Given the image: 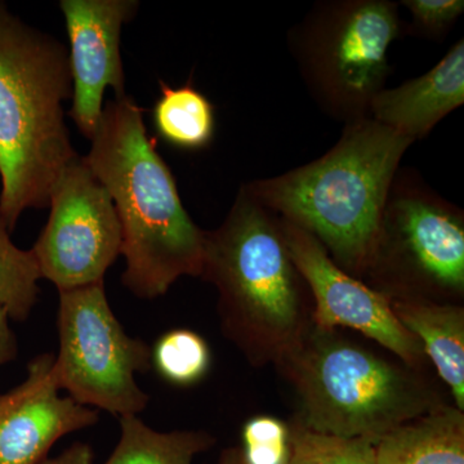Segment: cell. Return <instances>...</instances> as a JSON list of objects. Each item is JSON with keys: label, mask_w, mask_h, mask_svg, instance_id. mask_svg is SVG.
<instances>
[{"label": "cell", "mask_w": 464, "mask_h": 464, "mask_svg": "<svg viewBox=\"0 0 464 464\" xmlns=\"http://www.w3.org/2000/svg\"><path fill=\"white\" fill-rule=\"evenodd\" d=\"M375 464H464L462 411L435 408L384 435Z\"/></svg>", "instance_id": "9a60e30c"}, {"label": "cell", "mask_w": 464, "mask_h": 464, "mask_svg": "<svg viewBox=\"0 0 464 464\" xmlns=\"http://www.w3.org/2000/svg\"><path fill=\"white\" fill-rule=\"evenodd\" d=\"M41 279L32 250L18 248L0 217V307L9 319L24 322L30 316L38 302Z\"/></svg>", "instance_id": "ac0fdd59"}, {"label": "cell", "mask_w": 464, "mask_h": 464, "mask_svg": "<svg viewBox=\"0 0 464 464\" xmlns=\"http://www.w3.org/2000/svg\"><path fill=\"white\" fill-rule=\"evenodd\" d=\"M92 460H93V453L91 447L78 442L66 449L60 456L47 458L41 464H92Z\"/></svg>", "instance_id": "cb8c5ba5"}, {"label": "cell", "mask_w": 464, "mask_h": 464, "mask_svg": "<svg viewBox=\"0 0 464 464\" xmlns=\"http://www.w3.org/2000/svg\"><path fill=\"white\" fill-rule=\"evenodd\" d=\"M9 320L7 311L0 307V365L7 364L17 355L16 335L9 326Z\"/></svg>", "instance_id": "603a6c76"}, {"label": "cell", "mask_w": 464, "mask_h": 464, "mask_svg": "<svg viewBox=\"0 0 464 464\" xmlns=\"http://www.w3.org/2000/svg\"><path fill=\"white\" fill-rule=\"evenodd\" d=\"M377 442L341 438L297 423L289 430V464H375Z\"/></svg>", "instance_id": "d6986e66"}, {"label": "cell", "mask_w": 464, "mask_h": 464, "mask_svg": "<svg viewBox=\"0 0 464 464\" xmlns=\"http://www.w3.org/2000/svg\"><path fill=\"white\" fill-rule=\"evenodd\" d=\"M279 218L290 257L315 301L317 328L355 329L395 353L406 366L417 368L424 356L422 344L399 322L389 295L344 273L316 237Z\"/></svg>", "instance_id": "30bf717a"}, {"label": "cell", "mask_w": 464, "mask_h": 464, "mask_svg": "<svg viewBox=\"0 0 464 464\" xmlns=\"http://www.w3.org/2000/svg\"><path fill=\"white\" fill-rule=\"evenodd\" d=\"M200 277L218 290L222 329L250 360L283 362L301 346L306 283L279 216L244 186L222 225L206 231Z\"/></svg>", "instance_id": "277c9868"}, {"label": "cell", "mask_w": 464, "mask_h": 464, "mask_svg": "<svg viewBox=\"0 0 464 464\" xmlns=\"http://www.w3.org/2000/svg\"><path fill=\"white\" fill-rule=\"evenodd\" d=\"M57 329L60 353L53 374L69 398L119 418L145 411L149 395L136 374L149 371L151 351L125 333L103 283L60 292Z\"/></svg>", "instance_id": "52a82bcc"}, {"label": "cell", "mask_w": 464, "mask_h": 464, "mask_svg": "<svg viewBox=\"0 0 464 464\" xmlns=\"http://www.w3.org/2000/svg\"><path fill=\"white\" fill-rule=\"evenodd\" d=\"M401 33L398 3L323 0L292 27L288 43L317 106L348 124L371 115L390 75V45Z\"/></svg>", "instance_id": "8992f818"}, {"label": "cell", "mask_w": 464, "mask_h": 464, "mask_svg": "<svg viewBox=\"0 0 464 464\" xmlns=\"http://www.w3.org/2000/svg\"><path fill=\"white\" fill-rule=\"evenodd\" d=\"M413 143L368 116L346 124L322 158L243 186L275 215L316 237L355 277L371 267L387 195Z\"/></svg>", "instance_id": "7a4b0ae2"}, {"label": "cell", "mask_w": 464, "mask_h": 464, "mask_svg": "<svg viewBox=\"0 0 464 464\" xmlns=\"http://www.w3.org/2000/svg\"><path fill=\"white\" fill-rule=\"evenodd\" d=\"M411 14V35L440 41L449 33L464 12L463 0H404Z\"/></svg>", "instance_id": "7402d4cb"}, {"label": "cell", "mask_w": 464, "mask_h": 464, "mask_svg": "<svg viewBox=\"0 0 464 464\" xmlns=\"http://www.w3.org/2000/svg\"><path fill=\"white\" fill-rule=\"evenodd\" d=\"M91 142L85 163L109 191L121 225L125 288L154 299L181 276H200L206 231L183 207L142 108L130 96L109 101Z\"/></svg>", "instance_id": "6da1fadb"}, {"label": "cell", "mask_w": 464, "mask_h": 464, "mask_svg": "<svg viewBox=\"0 0 464 464\" xmlns=\"http://www.w3.org/2000/svg\"><path fill=\"white\" fill-rule=\"evenodd\" d=\"M54 357L36 356L26 380L0 395V464H41L63 436L93 426L99 413L63 398Z\"/></svg>", "instance_id": "7c38bea8"}, {"label": "cell", "mask_w": 464, "mask_h": 464, "mask_svg": "<svg viewBox=\"0 0 464 464\" xmlns=\"http://www.w3.org/2000/svg\"><path fill=\"white\" fill-rule=\"evenodd\" d=\"M121 435L105 464H192L215 439L206 432H158L137 415L121 417Z\"/></svg>", "instance_id": "e0dca14e"}, {"label": "cell", "mask_w": 464, "mask_h": 464, "mask_svg": "<svg viewBox=\"0 0 464 464\" xmlns=\"http://www.w3.org/2000/svg\"><path fill=\"white\" fill-rule=\"evenodd\" d=\"M160 91L152 108V123L159 137L188 151L208 148L216 132L212 102L191 82L177 88L160 82Z\"/></svg>", "instance_id": "2e32d148"}, {"label": "cell", "mask_w": 464, "mask_h": 464, "mask_svg": "<svg viewBox=\"0 0 464 464\" xmlns=\"http://www.w3.org/2000/svg\"><path fill=\"white\" fill-rule=\"evenodd\" d=\"M243 458L248 464H289V430L275 418L258 417L244 427Z\"/></svg>", "instance_id": "44dd1931"}, {"label": "cell", "mask_w": 464, "mask_h": 464, "mask_svg": "<svg viewBox=\"0 0 464 464\" xmlns=\"http://www.w3.org/2000/svg\"><path fill=\"white\" fill-rule=\"evenodd\" d=\"M51 212L32 252L58 292L103 283L121 255V225L105 186L78 155L58 176Z\"/></svg>", "instance_id": "9c48e42d"}, {"label": "cell", "mask_w": 464, "mask_h": 464, "mask_svg": "<svg viewBox=\"0 0 464 464\" xmlns=\"http://www.w3.org/2000/svg\"><path fill=\"white\" fill-rule=\"evenodd\" d=\"M72 99L69 50L0 2V217L9 231L78 157L63 102Z\"/></svg>", "instance_id": "3957f363"}, {"label": "cell", "mask_w": 464, "mask_h": 464, "mask_svg": "<svg viewBox=\"0 0 464 464\" xmlns=\"http://www.w3.org/2000/svg\"><path fill=\"white\" fill-rule=\"evenodd\" d=\"M390 304L399 322L422 344L424 353L432 360L440 377L450 389L457 409L463 411V308L414 295L390 297Z\"/></svg>", "instance_id": "5bb4252c"}, {"label": "cell", "mask_w": 464, "mask_h": 464, "mask_svg": "<svg viewBox=\"0 0 464 464\" xmlns=\"http://www.w3.org/2000/svg\"><path fill=\"white\" fill-rule=\"evenodd\" d=\"M366 274L404 292L462 295L463 210L440 197L417 170L399 168Z\"/></svg>", "instance_id": "ba28073f"}, {"label": "cell", "mask_w": 464, "mask_h": 464, "mask_svg": "<svg viewBox=\"0 0 464 464\" xmlns=\"http://www.w3.org/2000/svg\"><path fill=\"white\" fill-rule=\"evenodd\" d=\"M320 332L317 338L304 337L280 362L302 400L299 423L308 430L378 442L435 409L429 391L408 369Z\"/></svg>", "instance_id": "5b68a950"}, {"label": "cell", "mask_w": 464, "mask_h": 464, "mask_svg": "<svg viewBox=\"0 0 464 464\" xmlns=\"http://www.w3.org/2000/svg\"><path fill=\"white\" fill-rule=\"evenodd\" d=\"M464 102V41L426 74L396 88H383L372 101L371 118L411 141L431 133L445 118Z\"/></svg>", "instance_id": "4fadbf2b"}, {"label": "cell", "mask_w": 464, "mask_h": 464, "mask_svg": "<svg viewBox=\"0 0 464 464\" xmlns=\"http://www.w3.org/2000/svg\"><path fill=\"white\" fill-rule=\"evenodd\" d=\"M219 464H248L244 460L243 456L239 458H230V459L224 460V462Z\"/></svg>", "instance_id": "d4e9b609"}, {"label": "cell", "mask_w": 464, "mask_h": 464, "mask_svg": "<svg viewBox=\"0 0 464 464\" xmlns=\"http://www.w3.org/2000/svg\"><path fill=\"white\" fill-rule=\"evenodd\" d=\"M69 35L72 106L70 118L79 132L93 139L103 112V94L128 96L121 56L123 25L136 16L137 0H61Z\"/></svg>", "instance_id": "8fae6325"}, {"label": "cell", "mask_w": 464, "mask_h": 464, "mask_svg": "<svg viewBox=\"0 0 464 464\" xmlns=\"http://www.w3.org/2000/svg\"><path fill=\"white\" fill-rule=\"evenodd\" d=\"M151 359L164 380L179 386H190L206 375L210 353L199 334L177 329L157 342Z\"/></svg>", "instance_id": "ffe728a7"}]
</instances>
